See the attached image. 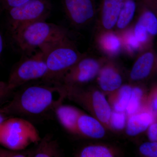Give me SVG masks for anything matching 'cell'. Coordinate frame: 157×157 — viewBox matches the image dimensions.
Returning a JSON list of instances; mask_svg holds the SVG:
<instances>
[{
  "label": "cell",
  "mask_w": 157,
  "mask_h": 157,
  "mask_svg": "<svg viewBox=\"0 0 157 157\" xmlns=\"http://www.w3.org/2000/svg\"><path fill=\"white\" fill-rule=\"evenodd\" d=\"M66 97V91L62 85L42 81L14 93L11 101L0 108V111L9 116L41 117L54 112Z\"/></svg>",
  "instance_id": "obj_1"
},
{
  "label": "cell",
  "mask_w": 157,
  "mask_h": 157,
  "mask_svg": "<svg viewBox=\"0 0 157 157\" xmlns=\"http://www.w3.org/2000/svg\"><path fill=\"white\" fill-rule=\"evenodd\" d=\"M43 52L47 72L42 81L61 84L67 72L84 56L67 36L40 48Z\"/></svg>",
  "instance_id": "obj_2"
},
{
  "label": "cell",
  "mask_w": 157,
  "mask_h": 157,
  "mask_svg": "<svg viewBox=\"0 0 157 157\" xmlns=\"http://www.w3.org/2000/svg\"><path fill=\"white\" fill-rule=\"evenodd\" d=\"M12 36L20 49L29 55L35 49L52 44L68 35L61 26L42 21L25 26Z\"/></svg>",
  "instance_id": "obj_3"
},
{
  "label": "cell",
  "mask_w": 157,
  "mask_h": 157,
  "mask_svg": "<svg viewBox=\"0 0 157 157\" xmlns=\"http://www.w3.org/2000/svg\"><path fill=\"white\" fill-rule=\"evenodd\" d=\"M33 124L22 117H8L0 124V144L9 149L25 150L41 140Z\"/></svg>",
  "instance_id": "obj_4"
},
{
  "label": "cell",
  "mask_w": 157,
  "mask_h": 157,
  "mask_svg": "<svg viewBox=\"0 0 157 157\" xmlns=\"http://www.w3.org/2000/svg\"><path fill=\"white\" fill-rule=\"evenodd\" d=\"M67 97L89 110L105 128H110L112 109L103 93L98 90L85 91L78 86H64Z\"/></svg>",
  "instance_id": "obj_5"
},
{
  "label": "cell",
  "mask_w": 157,
  "mask_h": 157,
  "mask_svg": "<svg viewBox=\"0 0 157 157\" xmlns=\"http://www.w3.org/2000/svg\"><path fill=\"white\" fill-rule=\"evenodd\" d=\"M47 69L43 52L41 49L34 54L29 55L15 65L7 82L8 87L13 91L33 80L43 79L47 74Z\"/></svg>",
  "instance_id": "obj_6"
},
{
  "label": "cell",
  "mask_w": 157,
  "mask_h": 157,
  "mask_svg": "<svg viewBox=\"0 0 157 157\" xmlns=\"http://www.w3.org/2000/svg\"><path fill=\"white\" fill-rule=\"evenodd\" d=\"M51 10L50 0H29L9 9L7 11L11 34L32 23L46 21Z\"/></svg>",
  "instance_id": "obj_7"
},
{
  "label": "cell",
  "mask_w": 157,
  "mask_h": 157,
  "mask_svg": "<svg viewBox=\"0 0 157 157\" xmlns=\"http://www.w3.org/2000/svg\"><path fill=\"white\" fill-rule=\"evenodd\" d=\"M101 67V63L99 60L82 57L65 74L61 84L65 86L79 87L95 78Z\"/></svg>",
  "instance_id": "obj_8"
},
{
  "label": "cell",
  "mask_w": 157,
  "mask_h": 157,
  "mask_svg": "<svg viewBox=\"0 0 157 157\" xmlns=\"http://www.w3.org/2000/svg\"><path fill=\"white\" fill-rule=\"evenodd\" d=\"M65 12L71 23L82 26L90 22L95 15L92 0H64Z\"/></svg>",
  "instance_id": "obj_9"
},
{
  "label": "cell",
  "mask_w": 157,
  "mask_h": 157,
  "mask_svg": "<svg viewBox=\"0 0 157 157\" xmlns=\"http://www.w3.org/2000/svg\"><path fill=\"white\" fill-rule=\"evenodd\" d=\"M157 58L154 51L149 50L140 55L132 67L130 78L133 81H139L148 78L156 65Z\"/></svg>",
  "instance_id": "obj_10"
},
{
  "label": "cell",
  "mask_w": 157,
  "mask_h": 157,
  "mask_svg": "<svg viewBox=\"0 0 157 157\" xmlns=\"http://www.w3.org/2000/svg\"><path fill=\"white\" fill-rule=\"evenodd\" d=\"M124 0H104L100 15L102 32L111 31L116 26Z\"/></svg>",
  "instance_id": "obj_11"
},
{
  "label": "cell",
  "mask_w": 157,
  "mask_h": 157,
  "mask_svg": "<svg viewBox=\"0 0 157 157\" xmlns=\"http://www.w3.org/2000/svg\"><path fill=\"white\" fill-rule=\"evenodd\" d=\"M155 117L146 107L129 116L126 125V134L129 136H135L146 131L150 125L153 122Z\"/></svg>",
  "instance_id": "obj_12"
},
{
  "label": "cell",
  "mask_w": 157,
  "mask_h": 157,
  "mask_svg": "<svg viewBox=\"0 0 157 157\" xmlns=\"http://www.w3.org/2000/svg\"><path fill=\"white\" fill-rule=\"evenodd\" d=\"M98 76L99 86L105 92H113L121 86L122 76L117 68L111 64L101 67Z\"/></svg>",
  "instance_id": "obj_13"
},
{
  "label": "cell",
  "mask_w": 157,
  "mask_h": 157,
  "mask_svg": "<svg viewBox=\"0 0 157 157\" xmlns=\"http://www.w3.org/2000/svg\"><path fill=\"white\" fill-rule=\"evenodd\" d=\"M58 120L68 132L78 135L77 121L82 112L76 107L60 104L54 110Z\"/></svg>",
  "instance_id": "obj_14"
},
{
  "label": "cell",
  "mask_w": 157,
  "mask_h": 157,
  "mask_svg": "<svg viewBox=\"0 0 157 157\" xmlns=\"http://www.w3.org/2000/svg\"><path fill=\"white\" fill-rule=\"evenodd\" d=\"M78 135L94 139H101L105 135V128L96 118L82 113L77 121Z\"/></svg>",
  "instance_id": "obj_15"
},
{
  "label": "cell",
  "mask_w": 157,
  "mask_h": 157,
  "mask_svg": "<svg viewBox=\"0 0 157 157\" xmlns=\"http://www.w3.org/2000/svg\"><path fill=\"white\" fill-rule=\"evenodd\" d=\"M36 148L30 150L29 157H57L61 156L58 144L51 135L41 139Z\"/></svg>",
  "instance_id": "obj_16"
},
{
  "label": "cell",
  "mask_w": 157,
  "mask_h": 157,
  "mask_svg": "<svg viewBox=\"0 0 157 157\" xmlns=\"http://www.w3.org/2000/svg\"><path fill=\"white\" fill-rule=\"evenodd\" d=\"M101 33L98 40L101 49L109 55H115L118 53L121 47V42L119 37L111 31Z\"/></svg>",
  "instance_id": "obj_17"
},
{
  "label": "cell",
  "mask_w": 157,
  "mask_h": 157,
  "mask_svg": "<svg viewBox=\"0 0 157 157\" xmlns=\"http://www.w3.org/2000/svg\"><path fill=\"white\" fill-rule=\"evenodd\" d=\"M136 8L134 0H124L116 25L119 31L124 30L129 25L135 16Z\"/></svg>",
  "instance_id": "obj_18"
},
{
  "label": "cell",
  "mask_w": 157,
  "mask_h": 157,
  "mask_svg": "<svg viewBox=\"0 0 157 157\" xmlns=\"http://www.w3.org/2000/svg\"><path fill=\"white\" fill-rule=\"evenodd\" d=\"M132 88L129 85L121 86L111 100L114 110L125 111L132 94Z\"/></svg>",
  "instance_id": "obj_19"
},
{
  "label": "cell",
  "mask_w": 157,
  "mask_h": 157,
  "mask_svg": "<svg viewBox=\"0 0 157 157\" xmlns=\"http://www.w3.org/2000/svg\"><path fill=\"white\" fill-rule=\"evenodd\" d=\"M116 152L113 149L101 145H89L79 152L78 156L81 157H112L115 156Z\"/></svg>",
  "instance_id": "obj_20"
},
{
  "label": "cell",
  "mask_w": 157,
  "mask_h": 157,
  "mask_svg": "<svg viewBox=\"0 0 157 157\" xmlns=\"http://www.w3.org/2000/svg\"><path fill=\"white\" fill-rule=\"evenodd\" d=\"M137 23L142 26L149 35L156 36L157 34V18L155 14L151 11H144L140 15Z\"/></svg>",
  "instance_id": "obj_21"
},
{
  "label": "cell",
  "mask_w": 157,
  "mask_h": 157,
  "mask_svg": "<svg viewBox=\"0 0 157 157\" xmlns=\"http://www.w3.org/2000/svg\"><path fill=\"white\" fill-rule=\"evenodd\" d=\"M143 90L139 87L132 88V94L125 111L129 116L140 111L142 107Z\"/></svg>",
  "instance_id": "obj_22"
},
{
  "label": "cell",
  "mask_w": 157,
  "mask_h": 157,
  "mask_svg": "<svg viewBox=\"0 0 157 157\" xmlns=\"http://www.w3.org/2000/svg\"><path fill=\"white\" fill-rule=\"evenodd\" d=\"M126 120V114L124 111H112L109 120L110 127L117 131H121L125 127Z\"/></svg>",
  "instance_id": "obj_23"
},
{
  "label": "cell",
  "mask_w": 157,
  "mask_h": 157,
  "mask_svg": "<svg viewBox=\"0 0 157 157\" xmlns=\"http://www.w3.org/2000/svg\"><path fill=\"white\" fill-rule=\"evenodd\" d=\"M139 151L143 155L149 157H157L156 141L146 142L142 144L139 147Z\"/></svg>",
  "instance_id": "obj_24"
},
{
  "label": "cell",
  "mask_w": 157,
  "mask_h": 157,
  "mask_svg": "<svg viewBox=\"0 0 157 157\" xmlns=\"http://www.w3.org/2000/svg\"><path fill=\"white\" fill-rule=\"evenodd\" d=\"M124 43L126 46L130 51H135L138 50L141 46L140 43L135 38L133 32H129L126 35L124 38Z\"/></svg>",
  "instance_id": "obj_25"
},
{
  "label": "cell",
  "mask_w": 157,
  "mask_h": 157,
  "mask_svg": "<svg viewBox=\"0 0 157 157\" xmlns=\"http://www.w3.org/2000/svg\"><path fill=\"white\" fill-rule=\"evenodd\" d=\"M30 150L15 151L0 148V157H29Z\"/></svg>",
  "instance_id": "obj_26"
},
{
  "label": "cell",
  "mask_w": 157,
  "mask_h": 157,
  "mask_svg": "<svg viewBox=\"0 0 157 157\" xmlns=\"http://www.w3.org/2000/svg\"><path fill=\"white\" fill-rule=\"evenodd\" d=\"M134 36L140 43H144L148 39L149 34L142 26L137 22L133 31Z\"/></svg>",
  "instance_id": "obj_27"
},
{
  "label": "cell",
  "mask_w": 157,
  "mask_h": 157,
  "mask_svg": "<svg viewBox=\"0 0 157 157\" xmlns=\"http://www.w3.org/2000/svg\"><path fill=\"white\" fill-rule=\"evenodd\" d=\"M29 0H0V6L2 9L8 10L22 5Z\"/></svg>",
  "instance_id": "obj_28"
},
{
  "label": "cell",
  "mask_w": 157,
  "mask_h": 157,
  "mask_svg": "<svg viewBox=\"0 0 157 157\" xmlns=\"http://www.w3.org/2000/svg\"><path fill=\"white\" fill-rule=\"evenodd\" d=\"M13 93V91L8 87L7 82L0 81V103L5 102Z\"/></svg>",
  "instance_id": "obj_29"
},
{
  "label": "cell",
  "mask_w": 157,
  "mask_h": 157,
  "mask_svg": "<svg viewBox=\"0 0 157 157\" xmlns=\"http://www.w3.org/2000/svg\"><path fill=\"white\" fill-rule=\"evenodd\" d=\"M147 135L149 139L151 141H157V124L153 122L148 127Z\"/></svg>",
  "instance_id": "obj_30"
},
{
  "label": "cell",
  "mask_w": 157,
  "mask_h": 157,
  "mask_svg": "<svg viewBox=\"0 0 157 157\" xmlns=\"http://www.w3.org/2000/svg\"><path fill=\"white\" fill-rule=\"evenodd\" d=\"M9 117V116L6 115L5 113H3L0 111V124L2 123L3 121H5V120Z\"/></svg>",
  "instance_id": "obj_31"
},
{
  "label": "cell",
  "mask_w": 157,
  "mask_h": 157,
  "mask_svg": "<svg viewBox=\"0 0 157 157\" xmlns=\"http://www.w3.org/2000/svg\"><path fill=\"white\" fill-rule=\"evenodd\" d=\"M3 49V40L2 35L0 33V55L2 53Z\"/></svg>",
  "instance_id": "obj_32"
}]
</instances>
